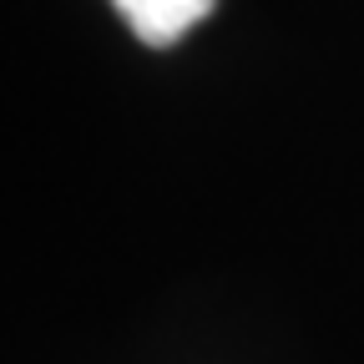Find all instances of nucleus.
Returning <instances> with one entry per match:
<instances>
[{
    "label": "nucleus",
    "mask_w": 364,
    "mask_h": 364,
    "mask_svg": "<svg viewBox=\"0 0 364 364\" xmlns=\"http://www.w3.org/2000/svg\"><path fill=\"white\" fill-rule=\"evenodd\" d=\"M117 16L132 26L136 41H147V46H172L188 36L218 0H112Z\"/></svg>",
    "instance_id": "obj_1"
}]
</instances>
